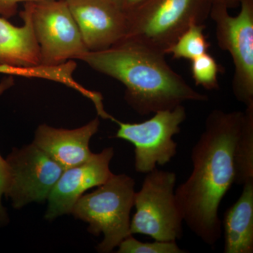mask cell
<instances>
[{"mask_svg": "<svg viewBox=\"0 0 253 253\" xmlns=\"http://www.w3.org/2000/svg\"><path fill=\"white\" fill-rule=\"evenodd\" d=\"M174 172L155 168L146 174L134 195L136 212L131 219L130 233L155 241H176L183 235L182 215L175 197Z\"/></svg>", "mask_w": 253, "mask_h": 253, "instance_id": "obj_5", "label": "cell"}, {"mask_svg": "<svg viewBox=\"0 0 253 253\" xmlns=\"http://www.w3.org/2000/svg\"><path fill=\"white\" fill-rule=\"evenodd\" d=\"M211 7V0H144L126 14L123 40L167 55L169 48L190 26L204 24Z\"/></svg>", "mask_w": 253, "mask_h": 253, "instance_id": "obj_3", "label": "cell"}, {"mask_svg": "<svg viewBox=\"0 0 253 253\" xmlns=\"http://www.w3.org/2000/svg\"><path fill=\"white\" fill-rule=\"evenodd\" d=\"M22 26L0 17V65L28 68L41 65L39 46L27 6L21 12Z\"/></svg>", "mask_w": 253, "mask_h": 253, "instance_id": "obj_13", "label": "cell"}, {"mask_svg": "<svg viewBox=\"0 0 253 253\" xmlns=\"http://www.w3.org/2000/svg\"><path fill=\"white\" fill-rule=\"evenodd\" d=\"M14 84V80L12 76L3 78L0 82V96ZM9 168L6 160L0 155V224L7 222L8 216L6 210L1 204V197L4 195L9 184Z\"/></svg>", "mask_w": 253, "mask_h": 253, "instance_id": "obj_19", "label": "cell"}, {"mask_svg": "<svg viewBox=\"0 0 253 253\" xmlns=\"http://www.w3.org/2000/svg\"><path fill=\"white\" fill-rule=\"evenodd\" d=\"M244 112L213 110L191 151L193 169L175 190L176 204L188 227L213 246L222 232L219 207L234 184V148Z\"/></svg>", "mask_w": 253, "mask_h": 253, "instance_id": "obj_1", "label": "cell"}, {"mask_svg": "<svg viewBox=\"0 0 253 253\" xmlns=\"http://www.w3.org/2000/svg\"><path fill=\"white\" fill-rule=\"evenodd\" d=\"M25 5L31 14L41 65L58 66L79 60L89 51L66 0H43Z\"/></svg>", "mask_w": 253, "mask_h": 253, "instance_id": "obj_6", "label": "cell"}, {"mask_svg": "<svg viewBox=\"0 0 253 253\" xmlns=\"http://www.w3.org/2000/svg\"><path fill=\"white\" fill-rule=\"evenodd\" d=\"M115 1L121 9L127 14L133 9H135L136 6H139L144 0H115Z\"/></svg>", "mask_w": 253, "mask_h": 253, "instance_id": "obj_21", "label": "cell"}, {"mask_svg": "<svg viewBox=\"0 0 253 253\" xmlns=\"http://www.w3.org/2000/svg\"><path fill=\"white\" fill-rule=\"evenodd\" d=\"M239 6L234 16L227 8L212 6L210 17L215 24L218 45L230 54L234 63L233 94L246 107L253 104V0H241Z\"/></svg>", "mask_w": 253, "mask_h": 253, "instance_id": "obj_7", "label": "cell"}, {"mask_svg": "<svg viewBox=\"0 0 253 253\" xmlns=\"http://www.w3.org/2000/svg\"><path fill=\"white\" fill-rule=\"evenodd\" d=\"M135 181L126 174H114L90 194L83 195L73 207L76 219L89 224L88 231L104 235L98 252L111 253L130 233Z\"/></svg>", "mask_w": 253, "mask_h": 253, "instance_id": "obj_4", "label": "cell"}, {"mask_svg": "<svg viewBox=\"0 0 253 253\" xmlns=\"http://www.w3.org/2000/svg\"><path fill=\"white\" fill-rule=\"evenodd\" d=\"M43 0H0V15L5 18L14 16L17 12L18 4L25 2H36Z\"/></svg>", "mask_w": 253, "mask_h": 253, "instance_id": "obj_20", "label": "cell"}, {"mask_svg": "<svg viewBox=\"0 0 253 253\" xmlns=\"http://www.w3.org/2000/svg\"><path fill=\"white\" fill-rule=\"evenodd\" d=\"M114 149L106 148L99 154H92L85 162L65 169L48 197L46 219H54L71 213L80 197L88 189L99 186L113 175L110 163Z\"/></svg>", "mask_w": 253, "mask_h": 253, "instance_id": "obj_11", "label": "cell"}, {"mask_svg": "<svg viewBox=\"0 0 253 253\" xmlns=\"http://www.w3.org/2000/svg\"><path fill=\"white\" fill-rule=\"evenodd\" d=\"M90 51L109 49L126 36L127 17L115 0H66Z\"/></svg>", "mask_w": 253, "mask_h": 253, "instance_id": "obj_10", "label": "cell"}, {"mask_svg": "<svg viewBox=\"0 0 253 253\" xmlns=\"http://www.w3.org/2000/svg\"><path fill=\"white\" fill-rule=\"evenodd\" d=\"M166 54L130 41L80 58L95 71L121 82L125 99L141 116L174 109L186 101H207L169 66Z\"/></svg>", "mask_w": 253, "mask_h": 253, "instance_id": "obj_2", "label": "cell"}, {"mask_svg": "<svg viewBox=\"0 0 253 253\" xmlns=\"http://www.w3.org/2000/svg\"><path fill=\"white\" fill-rule=\"evenodd\" d=\"M241 0H211L212 6H221L228 9L236 8L240 5Z\"/></svg>", "mask_w": 253, "mask_h": 253, "instance_id": "obj_22", "label": "cell"}, {"mask_svg": "<svg viewBox=\"0 0 253 253\" xmlns=\"http://www.w3.org/2000/svg\"><path fill=\"white\" fill-rule=\"evenodd\" d=\"M118 253H184L176 241H155L144 243L138 241L132 235L126 238L118 246Z\"/></svg>", "mask_w": 253, "mask_h": 253, "instance_id": "obj_18", "label": "cell"}, {"mask_svg": "<svg viewBox=\"0 0 253 253\" xmlns=\"http://www.w3.org/2000/svg\"><path fill=\"white\" fill-rule=\"evenodd\" d=\"M99 118L74 129L41 125L36 129L33 143L65 170L85 162L91 157L89 141L99 130Z\"/></svg>", "mask_w": 253, "mask_h": 253, "instance_id": "obj_12", "label": "cell"}, {"mask_svg": "<svg viewBox=\"0 0 253 253\" xmlns=\"http://www.w3.org/2000/svg\"><path fill=\"white\" fill-rule=\"evenodd\" d=\"M6 161L9 179L4 195L16 209L45 201L64 171L33 143L13 150Z\"/></svg>", "mask_w": 253, "mask_h": 253, "instance_id": "obj_9", "label": "cell"}, {"mask_svg": "<svg viewBox=\"0 0 253 253\" xmlns=\"http://www.w3.org/2000/svg\"><path fill=\"white\" fill-rule=\"evenodd\" d=\"M234 184L244 185L253 180V104L246 106L244 121L234 153Z\"/></svg>", "mask_w": 253, "mask_h": 253, "instance_id": "obj_15", "label": "cell"}, {"mask_svg": "<svg viewBox=\"0 0 253 253\" xmlns=\"http://www.w3.org/2000/svg\"><path fill=\"white\" fill-rule=\"evenodd\" d=\"M204 24H194L186 30L168 50L174 59L192 61L208 52L211 44L204 34Z\"/></svg>", "mask_w": 253, "mask_h": 253, "instance_id": "obj_16", "label": "cell"}, {"mask_svg": "<svg viewBox=\"0 0 253 253\" xmlns=\"http://www.w3.org/2000/svg\"><path fill=\"white\" fill-rule=\"evenodd\" d=\"M191 62V74L196 85L208 90L219 89V74L222 72V68L212 56L208 52Z\"/></svg>", "mask_w": 253, "mask_h": 253, "instance_id": "obj_17", "label": "cell"}, {"mask_svg": "<svg viewBox=\"0 0 253 253\" xmlns=\"http://www.w3.org/2000/svg\"><path fill=\"white\" fill-rule=\"evenodd\" d=\"M225 253H253V180L244 184L235 204L224 213Z\"/></svg>", "mask_w": 253, "mask_h": 253, "instance_id": "obj_14", "label": "cell"}, {"mask_svg": "<svg viewBox=\"0 0 253 253\" xmlns=\"http://www.w3.org/2000/svg\"><path fill=\"white\" fill-rule=\"evenodd\" d=\"M142 123H123L114 119L119 126L115 137L134 146V168L136 172L147 174L157 165L170 162L177 152V143L173 136L180 133L181 125L186 118L182 105L174 109L158 111Z\"/></svg>", "mask_w": 253, "mask_h": 253, "instance_id": "obj_8", "label": "cell"}]
</instances>
